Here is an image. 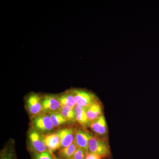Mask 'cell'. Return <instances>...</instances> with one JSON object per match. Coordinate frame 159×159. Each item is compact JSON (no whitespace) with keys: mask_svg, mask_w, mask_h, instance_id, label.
<instances>
[{"mask_svg":"<svg viewBox=\"0 0 159 159\" xmlns=\"http://www.w3.org/2000/svg\"><path fill=\"white\" fill-rule=\"evenodd\" d=\"M76 130L73 128L61 129L57 132L61 141V148L67 147L72 144L75 140Z\"/></svg>","mask_w":159,"mask_h":159,"instance_id":"6","label":"cell"},{"mask_svg":"<svg viewBox=\"0 0 159 159\" xmlns=\"http://www.w3.org/2000/svg\"><path fill=\"white\" fill-rule=\"evenodd\" d=\"M32 159H54L52 152L47 150L42 152H34L32 153Z\"/></svg>","mask_w":159,"mask_h":159,"instance_id":"17","label":"cell"},{"mask_svg":"<svg viewBox=\"0 0 159 159\" xmlns=\"http://www.w3.org/2000/svg\"><path fill=\"white\" fill-rule=\"evenodd\" d=\"M0 159H16L14 151L12 149H5L1 154Z\"/></svg>","mask_w":159,"mask_h":159,"instance_id":"18","label":"cell"},{"mask_svg":"<svg viewBox=\"0 0 159 159\" xmlns=\"http://www.w3.org/2000/svg\"><path fill=\"white\" fill-rule=\"evenodd\" d=\"M33 123L36 128L42 131H48L54 127L48 115H43L35 117Z\"/></svg>","mask_w":159,"mask_h":159,"instance_id":"8","label":"cell"},{"mask_svg":"<svg viewBox=\"0 0 159 159\" xmlns=\"http://www.w3.org/2000/svg\"><path fill=\"white\" fill-rule=\"evenodd\" d=\"M43 110L54 112L60 110L61 105L57 98L52 96H46L42 100Z\"/></svg>","mask_w":159,"mask_h":159,"instance_id":"11","label":"cell"},{"mask_svg":"<svg viewBox=\"0 0 159 159\" xmlns=\"http://www.w3.org/2000/svg\"><path fill=\"white\" fill-rule=\"evenodd\" d=\"M49 116L54 127H57L68 122L67 120L65 119L60 112H50Z\"/></svg>","mask_w":159,"mask_h":159,"instance_id":"15","label":"cell"},{"mask_svg":"<svg viewBox=\"0 0 159 159\" xmlns=\"http://www.w3.org/2000/svg\"><path fill=\"white\" fill-rule=\"evenodd\" d=\"M86 111L89 121L90 122L103 115L102 106L97 100L87 107Z\"/></svg>","mask_w":159,"mask_h":159,"instance_id":"10","label":"cell"},{"mask_svg":"<svg viewBox=\"0 0 159 159\" xmlns=\"http://www.w3.org/2000/svg\"><path fill=\"white\" fill-rule=\"evenodd\" d=\"M74 159L73 158H71V159Z\"/></svg>","mask_w":159,"mask_h":159,"instance_id":"22","label":"cell"},{"mask_svg":"<svg viewBox=\"0 0 159 159\" xmlns=\"http://www.w3.org/2000/svg\"><path fill=\"white\" fill-rule=\"evenodd\" d=\"M93 136V135L88 131L79 128L76 130L74 141L77 147L81 148L88 153L89 141Z\"/></svg>","mask_w":159,"mask_h":159,"instance_id":"4","label":"cell"},{"mask_svg":"<svg viewBox=\"0 0 159 159\" xmlns=\"http://www.w3.org/2000/svg\"><path fill=\"white\" fill-rule=\"evenodd\" d=\"M77 148L75 141L70 145L61 148L58 152L60 159H70L73 158L74 152Z\"/></svg>","mask_w":159,"mask_h":159,"instance_id":"13","label":"cell"},{"mask_svg":"<svg viewBox=\"0 0 159 159\" xmlns=\"http://www.w3.org/2000/svg\"><path fill=\"white\" fill-rule=\"evenodd\" d=\"M44 142L48 150L51 152L61 148V141L57 133L48 134L43 136Z\"/></svg>","mask_w":159,"mask_h":159,"instance_id":"9","label":"cell"},{"mask_svg":"<svg viewBox=\"0 0 159 159\" xmlns=\"http://www.w3.org/2000/svg\"><path fill=\"white\" fill-rule=\"evenodd\" d=\"M76 100L77 105L86 108L97 100L93 94L82 90H75L72 93Z\"/></svg>","mask_w":159,"mask_h":159,"instance_id":"2","label":"cell"},{"mask_svg":"<svg viewBox=\"0 0 159 159\" xmlns=\"http://www.w3.org/2000/svg\"><path fill=\"white\" fill-rule=\"evenodd\" d=\"M57 98L61 106H64L70 107L71 108L74 109L75 106L77 105L76 100L73 94H63Z\"/></svg>","mask_w":159,"mask_h":159,"instance_id":"14","label":"cell"},{"mask_svg":"<svg viewBox=\"0 0 159 159\" xmlns=\"http://www.w3.org/2000/svg\"><path fill=\"white\" fill-rule=\"evenodd\" d=\"M90 126L97 136L107 139V136L108 134V128L103 115L91 122Z\"/></svg>","mask_w":159,"mask_h":159,"instance_id":"5","label":"cell"},{"mask_svg":"<svg viewBox=\"0 0 159 159\" xmlns=\"http://www.w3.org/2000/svg\"><path fill=\"white\" fill-rule=\"evenodd\" d=\"M59 112L63 117L68 121H74L75 120V113L74 109L70 107L62 106L60 109Z\"/></svg>","mask_w":159,"mask_h":159,"instance_id":"16","label":"cell"},{"mask_svg":"<svg viewBox=\"0 0 159 159\" xmlns=\"http://www.w3.org/2000/svg\"><path fill=\"white\" fill-rule=\"evenodd\" d=\"M89 153L97 155L101 158H107L110 156L111 150L107 139L93 136L89 141Z\"/></svg>","mask_w":159,"mask_h":159,"instance_id":"1","label":"cell"},{"mask_svg":"<svg viewBox=\"0 0 159 159\" xmlns=\"http://www.w3.org/2000/svg\"><path fill=\"white\" fill-rule=\"evenodd\" d=\"M52 152V156H53V158H54V159H60L59 158H58L57 157H56V156H55V155L54 154V153H53V152Z\"/></svg>","mask_w":159,"mask_h":159,"instance_id":"21","label":"cell"},{"mask_svg":"<svg viewBox=\"0 0 159 159\" xmlns=\"http://www.w3.org/2000/svg\"><path fill=\"white\" fill-rule=\"evenodd\" d=\"M75 113V120L83 127L90 126L91 122L89 121L86 111V108L80 106L76 105L74 108Z\"/></svg>","mask_w":159,"mask_h":159,"instance_id":"12","label":"cell"},{"mask_svg":"<svg viewBox=\"0 0 159 159\" xmlns=\"http://www.w3.org/2000/svg\"><path fill=\"white\" fill-rule=\"evenodd\" d=\"M87 153L81 148L77 147L74 152L73 158L74 159H85Z\"/></svg>","mask_w":159,"mask_h":159,"instance_id":"19","label":"cell"},{"mask_svg":"<svg viewBox=\"0 0 159 159\" xmlns=\"http://www.w3.org/2000/svg\"><path fill=\"white\" fill-rule=\"evenodd\" d=\"M102 158L97 155L92 153H88L87 154L85 159H101Z\"/></svg>","mask_w":159,"mask_h":159,"instance_id":"20","label":"cell"},{"mask_svg":"<svg viewBox=\"0 0 159 159\" xmlns=\"http://www.w3.org/2000/svg\"><path fill=\"white\" fill-rule=\"evenodd\" d=\"M30 146L34 152H42L48 150L46 147L43 138L36 130H32L29 134Z\"/></svg>","mask_w":159,"mask_h":159,"instance_id":"3","label":"cell"},{"mask_svg":"<svg viewBox=\"0 0 159 159\" xmlns=\"http://www.w3.org/2000/svg\"><path fill=\"white\" fill-rule=\"evenodd\" d=\"M27 107L29 112L33 116L38 115L43 110L41 97L36 94L30 95L27 99Z\"/></svg>","mask_w":159,"mask_h":159,"instance_id":"7","label":"cell"}]
</instances>
